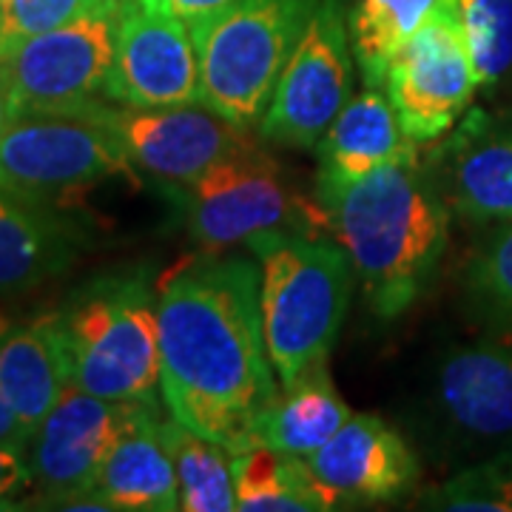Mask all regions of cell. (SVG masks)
Instances as JSON below:
<instances>
[{"mask_svg":"<svg viewBox=\"0 0 512 512\" xmlns=\"http://www.w3.org/2000/svg\"><path fill=\"white\" fill-rule=\"evenodd\" d=\"M279 390L245 256L197 259L160 288V393L171 419L231 453L254 447Z\"/></svg>","mask_w":512,"mask_h":512,"instance_id":"obj_1","label":"cell"},{"mask_svg":"<svg viewBox=\"0 0 512 512\" xmlns=\"http://www.w3.org/2000/svg\"><path fill=\"white\" fill-rule=\"evenodd\" d=\"M316 205L379 319H399L430 291L447 254L450 205L419 151L353 183L316 177Z\"/></svg>","mask_w":512,"mask_h":512,"instance_id":"obj_2","label":"cell"},{"mask_svg":"<svg viewBox=\"0 0 512 512\" xmlns=\"http://www.w3.org/2000/svg\"><path fill=\"white\" fill-rule=\"evenodd\" d=\"M259 259L262 328L279 384L328 362L353 293V262L342 242L308 231H262L245 242Z\"/></svg>","mask_w":512,"mask_h":512,"instance_id":"obj_3","label":"cell"},{"mask_svg":"<svg viewBox=\"0 0 512 512\" xmlns=\"http://www.w3.org/2000/svg\"><path fill=\"white\" fill-rule=\"evenodd\" d=\"M74 387L111 402L160 404V296L143 271L94 276L60 311Z\"/></svg>","mask_w":512,"mask_h":512,"instance_id":"obj_4","label":"cell"},{"mask_svg":"<svg viewBox=\"0 0 512 512\" xmlns=\"http://www.w3.org/2000/svg\"><path fill=\"white\" fill-rule=\"evenodd\" d=\"M319 0H237L191 29L200 106L239 128L259 126Z\"/></svg>","mask_w":512,"mask_h":512,"instance_id":"obj_5","label":"cell"},{"mask_svg":"<svg viewBox=\"0 0 512 512\" xmlns=\"http://www.w3.org/2000/svg\"><path fill=\"white\" fill-rule=\"evenodd\" d=\"M157 410L160 404L111 402L72 384L26 444L32 487L40 501L63 510H111L94 493L97 476L114 444Z\"/></svg>","mask_w":512,"mask_h":512,"instance_id":"obj_6","label":"cell"},{"mask_svg":"<svg viewBox=\"0 0 512 512\" xmlns=\"http://www.w3.org/2000/svg\"><path fill=\"white\" fill-rule=\"evenodd\" d=\"M131 174L106 128L86 114L20 111L0 137V188L49 202L100 180Z\"/></svg>","mask_w":512,"mask_h":512,"instance_id":"obj_7","label":"cell"},{"mask_svg":"<svg viewBox=\"0 0 512 512\" xmlns=\"http://www.w3.org/2000/svg\"><path fill=\"white\" fill-rule=\"evenodd\" d=\"M345 0H319L299 37L259 134L288 148H316L353 89V46Z\"/></svg>","mask_w":512,"mask_h":512,"instance_id":"obj_8","label":"cell"},{"mask_svg":"<svg viewBox=\"0 0 512 512\" xmlns=\"http://www.w3.org/2000/svg\"><path fill=\"white\" fill-rule=\"evenodd\" d=\"M126 0L72 20L60 29L26 37L0 52L20 111L80 114L106 97L117 20Z\"/></svg>","mask_w":512,"mask_h":512,"instance_id":"obj_9","label":"cell"},{"mask_svg":"<svg viewBox=\"0 0 512 512\" xmlns=\"http://www.w3.org/2000/svg\"><path fill=\"white\" fill-rule=\"evenodd\" d=\"M183 228L202 251L217 254L262 231H308V208L259 148L222 160L194 183L171 188Z\"/></svg>","mask_w":512,"mask_h":512,"instance_id":"obj_10","label":"cell"},{"mask_svg":"<svg viewBox=\"0 0 512 512\" xmlns=\"http://www.w3.org/2000/svg\"><path fill=\"white\" fill-rule=\"evenodd\" d=\"M384 89L404 134L416 146L436 143L456 126L478 89L456 0H441L430 20L390 60Z\"/></svg>","mask_w":512,"mask_h":512,"instance_id":"obj_11","label":"cell"},{"mask_svg":"<svg viewBox=\"0 0 512 512\" xmlns=\"http://www.w3.org/2000/svg\"><path fill=\"white\" fill-rule=\"evenodd\" d=\"M123 148L128 163L168 188L194 183L222 160L254 151L248 128H239L205 106L134 109L100 100L86 111Z\"/></svg>","mask_w":512,"mask_h":512,"instance_id":"obj_12","label":"cell"},{"mask_svg":"<svg viewBox=\"0 0 512 512\" xmlns=\"http://www.w3.org/2000/svg\"><path fill=\"white\" fill-rule=\"evenodd\" d=\"M106 100L134 109L200 106V60L188 23L143 0H126Z\"/></svg>","mask_w":512,"mask_h":512,"instance_id":"obj_13","label":"cell"},{"mask_svg":"<svg viewBox=\"0 0 512 512\" xmlns=\"http://www.w3.org/2000/svg\"><path fill=\"white\" fill-rule=\"evenodd\" d=\"M424 165L458 217L512 225V106L464 114Z\"/></svg>","mask_w":512,"mask_h":512,"instance_id":"obj_14","label":"cell"},{"mask_svg":"<svg viewBox=\"0 0 512 512\" xmlns=\"http://www.w3.org/2000/svg\"><path fill=\"white\" fill-rule=\"evenodd\" d=\"M330 510L384 504L413 490L419 461L379 416H350L336 436L305 458Z\"/></svg>","mask_w":512,"mask_h":512,"instance_id":"obj_15","label":"cell"},{"mask_svg":"<svg viewBox=\"0 0 512 512\" xmlns=\"http://www.w3.org/2000/svg\"><path fill=\"white\" fill-rule=\"evenodd\" d=\"M436 410L461 439L512 444V345L450 350L436 379Z\"/></svg>","mask_w":512,"mask_h":512,"instance_id":"obj_16","label":"cell"},{"mask_svg":"<svg viewBox=\"0 0 512 512\" xmlns=\"http://www.w3.org/2000/svg\"><path fill=\"white\" fill-rule=\"evenodd\" d=\"M72 384L60 311L0 328V396L29 436Z\"/></svg>","mask_w":512,"mask_h":512,"instance_id":"obj_17","label":"cell"},{"mask_svg":"<svg viewBox=\"0 0 512 512\" xmlns=\"http://www.w3.org/2000/svg\"><path fill=\"white\" fill-rule=\"evenodd\" d=\"M74 256L72 222L60 220L46 202L0 188V299L63 274Z\"/></svg>","mask_w":512,"mask_h":512,"instance_id":"obj_18","label":"cell"},{"mask_svg":"<svg viewBox=\"0 0 512 512\" xmlns=\"http://www.w3.org/2000/svg\"><path fill=\"white\" fill-rule=\"evenodd\" d=\"M316 151L319 180L353 183L416 151V143L404 134L390 97L382 89L367 86L336 114L325 137L316 143Z\"/></svg>","mask_w":512,"mask_h":512,"instance_id":"obj_19","label":"cell"},{"mask_svg":"<svg viewBox=\"0 0 512 512\" xmlns=\"http://www.w3.org/2000/svg\"><path fill=\"white\" fill-rule=\"evenodd\" d=\"M163 416L148 413L123 439L114 444L106 458L94 493L111 510L128 512H171L180 510V484L174 458L160 433Z\"/></svg>","mask_w":512,"mask_h":512,"instance_id":"obj_20","label":"cell"},{"mask_svg":"<svg viewBox=\"0 0 512 512\" xmlns=\"http://www.w3.org/2000/svg\"><path fill=\"white\" fill-rule=\"evenodd\" d=\"M348 419L350 407L330 382L328 362H319L291 382L279 384L262 419L256 421L254 444L285 456L308 458L325 447Z\"/></svg>","mask_w":512,"mask_h":512,"instance_id":"obj_21","label":"cell"},{"mask_svg":"<svg viewBox=\"0 0 512 512\" xmlns=\"http://www.w3.org/2000/svg\"><path fill=\"white\" fill-rule=\"evenodd\" d=\"M237 510L242 512H319L330 510L308 461L254 444L234 453Z\"/></svg>","mask_w":512,"mask_h":512,"instance_id":"obj_22","label":"cell"},{"mask_svg":"<svg viewBox=\"0 0 512 512\" xmlns=\"http://www.w3.org/2000/svg\"><path fill=\"white\" fill-rule=\"evenodd\" d=\"M165 447L174 458L180 484L183 512H234L237 484H234V453L217 441L188 430L177 419L160 424Z\"/></svg>","mask_w":512,"mask_h":512,"instance_id":"obj_23","label":"cell"},{"mask_svg":"<svg viewBox=\"0 0 512 512\" xmlns=\"http://www.w3.org/2000/svg\"><path fill=\"white\" fill-rule=\"evenodd\" d=\"M441 0H359L350 12V46L370 89H384L390 60L439 9Z\"/></svg>","mask_w":512,"mask_h":512,"instance_id":"obj_24","label":"cell"},{"mask_svg":"<svg viewBox=\"0 0 512 512\" xmlns=\"http://www.w3.org/2000/svg\"><path fill=\"white\" fill-rule=\"evenodd\" d=\"M464 296L478 325L512 345V225H498L470 256Z\"/></svg>","mask_w":512,"mask_h":512,"instance_id":"obj_25","label":"cell"},{"mask_svg":"<svg viewBox=\"0 0 512 512\" xmlns=\"http://www.w3.org/2000/svg\"><path fill=\"white\" fill-rule=\"evenodd\" d=\"M421 510L512 512V447L419 495Z\"/></svg>","mask_w":512,"mask_h":512,"instance_id":"obj_26","label":"cell"},{"mask_svg":"<svg viewBox=\"0 0 512 512\" xmlns=\"http://www.w3.org/2000/svg\"><path fill=\"white\" fill-rule=\"evenodd\" d=\"M456 6L478 86H493L512 69V0H456Z\"/></svg>","mask_w":512,"mask_h":512,"instance_id":"obj_27","label":"cell"},{"mask_svg":"<svg viewBox=\"0 0 512 512\" xmlns=\"http://www.w3.org/2000/svg\"><path fill=\"white\" fill-rule=\"evenodd\" d=\"M120 0H0V29H3V49L60 29L72 20L86 18Z\"/></svg>","mask_w":512,"mask_h":512,"instance_id":"obj_28","label":"cell"},{"mask_svg":"<svg viewBox=\"0 0 512 512\" xmlns=\"http://www.w3.org/2000/svg\"><path fill=\"white\" fill-rule=\"evenodd\" d=\"M29 487H32V470H29L26 444L0 441V510L20 507L15 501H23Z\"/></svg>","mask_w":512,"mask_h":512,"instance_id":"obj_29","label":"cell"},{"mask_svg":"<svg viewBox=\"0 0 512 512\" xmlns=\"http://www.w3.org/2000/svg\"><path fill=\"white\" fill-rule=\"evenodd\" d=\"M143 3L160 9V12L174 15V18L183 20L188 26H194V23L211 18V15L222 12V9H228V6L237 3V0H143Z\"/></svg>","mask_w":512,"mask_h":512,"instance_id":"obj_30","label":"cell"},{"mask_svg":"<svg viewBox=\"0 0 512 512\" xmlns=\"http://www.w3.org/2000/svg\"><path fill=\"white\" fill-rule=\"evenodd\" d=\"M20 114V103L15 92H12V86H9V80H6V74L0 69V137H3V131L15 123V117Z\"/></svg>","mask_w":512,"mask_h":512,"instance_id":"obj_31","label":"cell"},{"mask_svg":"<svg viewBox=\"0 0 512 512\" xmlns=\"http://www.w3.org/2000/svg\"><path fill=\"white\" fill-rule=\"evenodd\" d=\"M0 441H18V444H29V433L23 430L18 416L9 410V404L0 396Z\"/></svg>","mask_w":512,"mask_h":512,"instance_id":"obj_32","label":"cell"},{"mask_svg":"<svg viewBox=\"0 0 512 512\" xmlns=\"http://www.w3.org/2000/svg\"><path fill=\"white\" fill-rule=\"evenodd\" d=\"M0 52H3V29H0Z\"/></svg>","mask_w":512,"mask_h":512,"instance_id":"obj_33","label":"cell"}]
</instances>
